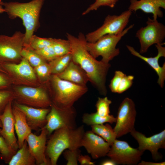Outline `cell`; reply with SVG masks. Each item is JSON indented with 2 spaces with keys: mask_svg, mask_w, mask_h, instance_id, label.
<instances>
[{
  "mask_svg": "<svg viewBox=\"0 0 165 165\" xmlns=\"http://www.w3.org/2000/svg\"><path fill=\"white\" fill-rule=\"evenodd\" d=\"M5 12V10L2 6H0V14Z\"/></svg>",
  "mask_w": 165,
  "mask_h": 165,
  "instance_id": "obj_43",
  "label": "cell"
},
{
  "mask_svg": "<svg viewBox=\"0 0 165 165\" xmlns=\"http://www.w3.org/2000/svg\"><path fill=\"white\" fill-rule=\"evenodd\" d=\"M0 65L9 75L12 85L33 87L43 86L39 83L34 68L24 58H23L17 64Z\"/></svg>",
  "mask_w": 165,
  "mask_h": 165,
  "instance_id": "obj_8",
  "label": "cell"
},
{
  "mask_svg": "<svg viewBox=\"0 0 165 165\" xmlns=\"http://www.w3.org/2000/svg\"><path fill=\"white\" fill-rule=\"evenodd\" d=\"M52 38H44L33 35L31 39L29 46L27 48L34 50H37L52 45Z\"/></svg>",
  "mask_w": 165,
  "mask_h": 165,
  "instance_id": "obj_30",
  "label": "cell"
},
{
  "mask_svg": "<svg viewBox=\"0 0 165 165\" xmlns=\"http://www.w3.org/2000/svg\"><path fill=\"white\" fill-rule=\"evenodd\" d=\"M52 46L57 57L71 52V43L68 39L52 38Z\"/></svg>",
  "mask_w": 165,
  "mask_h": 165,
  "instance_id": "obj_28",
  "label": "cell"
},
{
  "mask_svg": "<svg viewBox=\"0 0 165 165\" xmlns=\"http://www.w3.org/2000/svg\"><path fill=\"white\" fill-rule=\"evenodd\" d=\"M2 123L0 119V136H1V129H2Z\"/></svg>",
  "mask_w": 165,
  "mask_h": 165,
  "instance_id": "obj_45",
  "label": "cell"
},
{
  "mask_svg": "<svg viewBox=\"0 0 165 165\" xmlns=\"http://www.w3.org/2000/svg\"><path fill=\"white\" fill-rule=\"evenodd\" d=\"M21 54L22 57L26 59L33 68L47 62L35 51L29 48L24 47L21 52Z\"/></svg>",
  "mask_w": 165,
  "mask_h": 165,
  "instance_id": "obj_29",
  "label": "cell"
},
{
  "mask_svg": "<svg viewBox=\"0 0 165 165\" xmlns=\"http://www.w3.org/2000/svg\"><path fill=\"white\" fill-rule=\"evenodd\" d=\"M15 130L17 137V143L19 149L23 146L28 135L31 133L24 113L14 105H12Z\"/></svg>",
  "mask_w": 165,
  "mask_h": 165,
  "instance_id": "obj_22",
  "label": "cell"
},
{
  "mask_svg": "<svg viewBox=\"0 0 165 165\" xmlns=\"http://www.w3.org/2000/svg\"><path fill=\"white\" fill-rule=\"evenodd\" d=\"M34 51L43 59L48 62L57 57L52 45Z\"/></svg>",
  "mask_w": 165,
  "mask_h": 165,
  "instance_id": "obj_35",
  "label": "cell"
},
{
  "mask_svg": "<svg viewBox=\"0 0 165 165\" xmlns=\"http://www.w3.org/2000/svg\"><path fill=\"white\" fill-rule=\"evenodd\" d=\"M33 68L39 83L42 85L47 86L52 75L48 62H45Z\"/></svg>",
  "mask_w": 165,
  "mask_h": 165,
  "instance_id": "obj_27",
  "label": "cell"
},
{
  "mask_svg": "<svg viewBox=\"0 0 165 165\" xmlns=\"http://www.w3.org/2000/svg\"><path fill=\"white\" fill-rule=\"evenodd\" d=\"M66 37L70 42L72 61L79 65L86 73L89 81L102 95L107 94L106 76L110 64L98 61L87 50L85 36L80 32L76 37L67 33Z\"/></svg>",
  "mask_w": 165,
  "mask_h": 165,
  "instance_id": "obj_1",
  "label": "cell"
},
{
  "mask_svg": "<svg viewBox=\"0 0 165 165\" xmlns=\"http://www.w3.org/2000/svg\"><path fill=\"white\" fill-rule=\"evenodd\" d=\"M0 152L1 158L6 163H8L13 156L16 153L9 148L1 136H0Z\"/></svg>",
  "mask_w": 165,
  "mask_h": 165,
  "instance_id": "obj_33",
  "label": "cell"
},
{
  "mask_svg": "<svg viewBox=\"0 0 165 165\" xmlns=\"http://www.w3.org/2000/svg\"><path fill=\"white\" fill-rule=\"evenodd\" d=\"M12 84L8 74L0 72V90L11 89Z\"/></svg>",
  "mask_w": 165,
  "mask_h": 165,
  "instance_id": "obj_39",
  "label": "cell"
},
{
  "mask_svg": "<svg viewBox=\"0 0 165 165\" xmlns=\"http://www.w3.org/2000/svg\"><path fill=\"white\" fill-rule=\"evenodd\" d=\"M143 153L131 147L127 141L116 139L106 156L117 165H136L140 162Z\"/></svg>",
  "mask_w": 165,
  "mask_h": 165,
  "instance_id": "obj_13",
  "label": "cell"
},
{
  "mask_svg": "<svg viewBox=\"0 0 165 165\" xmlns=\"http://www.w3.org/2000/svg\"><path fill=\"white\" fill-rule=\"evenodd\" d=\"M116 117L113 115H109L107 116L102 117L99 116L96 112L90 114L85 113L82 117L83 122L87 125L90 126L106 123L112 124L116 122Z\"/></svg>",
  "mask_w": 165,
  "mask_h": 165,
  "instance_id": "obj_25",
  "label": "cell"
},
{
  "mask_svg": "<svg viewBox=\"0 0 165 165\" xmlns=\"http://www.w3.org/2000/svg\"><path fill=\"white\" fill-rule=\"evenodd\" d=\"M108 6L113 8L111 0H96L95 2L82 13V15H85L90 11L96 10L101 6Z\"/></svg>",
  "mask_w": 165,
  "mask_h": 165,
  "instance_id": "obj_38",
  "label": "cell"
},
{
  "mask_svg": "<svg viewBox=\"0 0 165 165\" xmlns=\"http://www.w3.org/2000/svg\"><path fill=\"white\" fill-rule=\"evenodd\" d=\"M112 103L111 101L107 97L103 98L99 97L95 105L96 112L102 117L109 115L110 113V105Z\"/></svg>",
  "mask_w": 165,
  "mask_h": 165,
  "instance_id": "obj_31",
  "label": "cell"
},
{
  "mask_svg": "<svg viewBox=\"0 0 165 165\" xmlns=\"http://www.w3.org/2000/svg\"><path fill=\"white\" fill-rule=\"evenodd\" d=\"M125 75V74L120 71H116L115 72L114 76L111 79L109 85L110 89L112 93H117L121 79Z\"/></svg>",
  "mask_w": 165,
  "mask_h": 165,
  "instance_id": "obj_37",
  "label": "cell"
},
{
  "mask_svg": "<svg viewBox=\"0 0 165 165\" xmlns=\"http://www.w3.org/2000/svg\"><path fill=\"white\" fill-rule=\"evenodd\" d=\"M78 161L82 165H95V163L91 161L90 157L88 155L80 154L79 157Z\"/></svg>",
  "mask_w": 165,
  "mask_h": 165,
  "instance_id": "obj_40",
  "label": "cell"
},
{
  "mask_svg": "<svg viewBox=\"0 0 165 165\" xmlns=\"http://www.w3.org/2000/svg\"><path fill=\"white\" fill-rule=\"evenodd\" d=\"M45 0H32L27 2H3L5 12L11 19H21L25 28L24 47L28 46L31 37L40 26V12Z\"/></svg>",
  "mask_w": 165,
  "mask_h": 165,
  "instance_id": "obj_2",
  "label": "cell"
},
{
  "mask_svg": "<svg viewBox=\"0 0 165 165\" xmlns=\"http://www.w3.org/2000/svg\"><path fill=\"white\" fill-rule=\"evenodd\" d=\"M50 108L46 117V123L42 128L46 130L48 136L59 129L76 127V113L74 107L62 109L52 104Z\"/></svg>",
  "mask_w": 165,
  "mask_h": 165,
  "instance_id": "obj_12",
  "label": "cell"
},
{
  "mask_svg": "<svg viewBox=\"0 0 165 165\" xmlns=\"http://www.w3.org/2000/svg\"><path fill=\"white\" fill-rule=\"evenodd\" d=\"M47 87L52 104L62 109L73 107L74 104L88 91L86 86L78 85L52 74Z\"/></svg>",
  "mask_w": 165,
  "mask_h": 165,
  "instance_id": "obj_4",
  "label": "cell"
},
{
  "mask_svg": "<svg viewBox=\"0 0 165 165\" xmlns=\"http://www.w3.org/2000/svg\"><path fill=\"white\" fill-rule=\"evenodd\" d=\"M134 78L133 75H126L121 79L117 93L122 94L129 89L132 85Z\"/></svg>",
  "mask_w": 165,
  "mask_h": 165,
  "instance_id": "obj_36",
  "label": "cell"
},
{
  "mask_svg": "<svg viewBox=\"0 0 165 165\" xmlns=\"http://www.w3.org/2000/svg\"><path fill=\"white\" fill-rule=\"evenodd\" d=\"M112 6L113 7L118 0H111Z\"/></svg>",
  "mask_w": 165,
  "mask_h": 165,
  "instance_id": "obj_44",
  "label": "cell"
},
{
  "mask_svg": "<svg viewBox=\"0 0 165 165\" xmlns=\"http://www.w3.org/2000/svg\"><path fill=\"white\" fill-rule=\"evenodd\" d=\"M131 135L137 141L138 149L144 152L149 151L153 160L158 161L162 160L163 156L159 152L160 148L165 149V130L159 133L147 137L144 134L136 130L135 129L130 133Z\"/></svg>",
  "mask_w": 165,
  "mask_h": 165,
  "instance_id": "obj_14",
  "label": "cell"
},
{
  "mask_svg": "<svg viewBox=\"0 0 165 165\" xmlns=\"http://www.w3.org/2000/svg\"><path fill=\"white\" fill-rule=\"evenodd\" d=\"M0 72H3L6 73L5 71L2 68V67L0 65ZM7 74V73H6Z\"/></svg>",
  "mask_w": 165,
  "mask_h": 165,
  "instance_id": "obj_46",
  "label": "cell"
},
{
  "mask_svg": "<svg viewBox=\"0 0 165 165\" xmlns=\"http://www.w3.org/2000/svg\"><path fill=\"white\" fill-rule=\"evenodd\" d=\"M25 114L27 123L31 130H41L46 125V117L50 108H37L18 104H14Z\"/></svg>",
  "mask_w": 165,
  "mask_h": 165,
  "instance_id": "obj_18",
  "label": "cell"
},
{
  "mask_svg": "<svg viewBox=\"0 0 165 165\" xmlns=\"http://www.w3.org/2000/svg\"><path fill=\"white\" fill-rule=\"evenodd\" d=\"M47 136L46 130L43 128L39 135L31 132L25 139L29 151L35 159L36 164L39 165H50L46 154Z\"/></svg>",
  "mask_w": 165,
  "mask_h": 165,
  "instance_id": "obj_15",
  "label": "cell"
},
{
  "mask_svg": "<svg viewBox=\"0 0 165 165\" xmlns=\"http://www.w3.org/2000/svg\"><path fill=\"white\" fill-rule=\"evenodd\" d=\"M9 165H35V159L31 154L26 140L22 147L12 157Z\"/></svg>",
  "mask_w": 165,
  "mask_h": 165,
  "instance_id": "obj_23",
  "label": "cell"
},
{
  "mask_svg": "<svg viewBox=\"0 0 165 165\" xmlns=\"http://www.w3.org/2000/svg\"><path fill=\"white\" fill-rule=\"evenodd\" d=\"M137 113L133 101L129 97L125 98L119 107L116 124L113 128L117 138L130 133L135 129Z\"/></svg>",
  "mask_w": 165,
  "mask_h": 165,
  "instance_id": "obj_11",
  "label": "cell"
},
{
  "mask_svg": "<svg viewBox=\"0 0 165 165\" xmlns=\"http://www.w3.org/2000/svg\"><path fill=\"white\" fill-rule=\"evenodd\" d=\"M14 100V94L11 89L0 90V115L4 112L7 104Z\"/></svg>",
  "mask_w": 165,
  "mask_h": 165,
  "instance_id": "obj_32",
  "label": "cell"
},
{
  "mask_svg": "<svg viewBox=\"0 0 165 165\" xmlns=\"http://www.w3.org/2000/svg\"><path fill=\"white\" fill-rule=\"evenodd\" d=\"M139 165H165V162H153L142 160L138 164Z\"/></svg>",
  "mask_w": 165,
  "mask_h": 165,
  "instance_id": "obj_41",
  "label": "cell"
},
{
  "mask_svg": "<svg viewBox=\"0 0 165 165\" xmlns=\"http://www.w3.org/2000/svg\"><path fill=\"white\" fill-rule=\"evenodd\" d=\"M101 165H116V163L112 160L110 159L105 160L100 163Z\"/></svg>",
  "mask_w": 165,
  "mask_h": 165,
  "instance_id": "obj_42",
  "label": "cell"
},
{
  "mask_svg": "<svg viewBox=\"0 0 165 165\" xmlns=\"http://www.w3.org/2000/svg\"><path fill=\"white\" fill-rule=\"evenodd\" d=\"M14 101L20 104L37 108H48L52 105L47 86L33 87L12 85Z\"/></svg>",
  "mask_w": 165,
  "mask_h": 165,
  "instance_id": "obj_5",
  "label": "cell"
},
{
  "mask_svg": "<svg viewBox=\"0 0 165 165\" xmlns=\"http://www.w3.org/2000/svg\"><path fill=\"white\" fill-rule=\"evenodd\" d=\"M57 75L61 79L82 86H86L89 81L84 71L72 60L65 69Z\"/></svg>",
  "mask_w": 165,
  "mask_h": 165,
  "instance_id": "obj_21",
  "label": "cell"
},
{
  "mask_svg": "<svg viewBox=\"0 0 165 165\" xmlns=\"http://www.w3.org/2000/svg\"><path fill=\"white\" fill-rule=\"evenodd\" d=\"M3 2L2 1V0H0V6H2V4Z\"/></svg>",
  "mask_w": 165,
  "mask_h": 165,
  "instance_id": "obj_47",
  "label": "cell"
},
{
  "mask_svg": "<svg viewBox=\"0 0 165 165\" xmlns=\"http://www.w3.org/2000/svg\"><path fill=\"white\" fill-rule=\"evenodd\" d=\"M81 145L94 159L106 156L111 146L102 138L91 130L85 132Z\"/></svg>",
  "mask_w": 165,
  "mask_h": 165,
  "instance_id": "obj_17",
  "label": "cell"
},
{
  "mask_svg": "<svg viewBox=\"0 0 165 165\" xmlns=\"http://www.w3.org/2000/svg\"><path fill=\"white\" fill-rule=\"evenodd\" d=\"M72 60L71 53L57 57L48 62L50 66L51 74L58 75L63 72Z\"/></svg>",
  "mask_w": 165,
  "mask_h": 165,
  "instance_id": "obj_26",
  "label": "cell"
},
{
  "mask_svg": "<svg viewBox=\"0 0 165 165\" xmlns=\"http://www.w3.org/2000/svg\"><path fill=\"white\" fill-rule=\"evenodd\" d=\"M130 3L128 9L131 12L140 9L145 13H152L155 20L163 16L160 8L165 9V0H130Z\"/></svg>",
  "mask_w": 165,
  "mask_h": 165,
  "instance_id": "obj_20",
  "label": "cell"
},
{
  "mask_svg": "<svg viewBox=\"0 0 165 165\" xmlns=\"http://www.w3.org/2000/svg\"><path fill=\"white\" fill-rule=\"evenodd\" d=\"M0 154H1V153H0Z\"/></svg>",
  "mask_w": 165,
  "mask_h": 165,
  "instance_id": "obj_48",
  "label": "cell"
},
{
  "mask_svg": "<svg viewBox=\"0 0 165 165\" xmlns=\"http://www.w3.org/2000/svg\"><path fill=\"white\" fill-rule=\"evenodd\" d=\"M132 13L128 9L119 15H108L101 26L85 35L87 41L94 42L103 36L121 33L127 25Z\"/></svg>",
  "mask_w": 165,
  "mask_h": 165,
  "instance_id": "obj_9",
  "label": "cell"
},
{
  "mask_svg": "<svg viewBox=\"0 0 165 165\" xmlns=\"http://www.w3.org/2000/svg\"><path fill=\"white\" fill-rule=\"evenodd\" d=\"M63 155L67 161V165H77L78 159L81 154L79 149L75 150L66 149L64 152Z\"/></svg>",
  "mask_w": 165,
  "mask_h": 165,
  "instance_id": "obj_34",
  "label": "cell"
},
{
  "mask_svg": "<svg viewBox=\"0 0 165 165\" xmlns=\"http://www.w3.org/2000/svg\"><path fill=\"white\" fill-rule=\"evenodd\" d=\"M91 127L93 132L102 138L110 146L117 138L114 129L108 124L94 125Z\"/></svg>",
  "mask_w": 165,
  "mask_h": 165,
  "instance_id": "obj_24",
  "label": "cell"
},
{
  "mask_svg": "<svg viewBox=\"0 0 165 165\" xmlns=\"http://www.w3.org/2000/svg\"><path fill=\"white\" fill-rule=\"evenodd\" d=\"M24 38V33L20 31L11 36L0 35V65L17 64L21 61Z\"/></svg>",
  "mask_w": 165,
  "mask_h": 165,
  "instance_id": "obj_7",
  "label": "cell"
},
{
  "mask_svg": "<svg viewBox=\"0 0 165 165\" xmlns=\"http://www.w3.org/2000/svg\"><path fill=\"white\" fill-rule=\"evenodd\" d=\"M13 101H11L9 103L3 113L0 115L2 125L1 134L9 148L16 153L19 148L14 132V120L12 112Z\"/></svg>",
  "mask_w": 165,
  "mask_h": 165,
  "instance_id": "obj_16",
  "label": "cell"
},
{
  "mask_svg": "<svg viewBox=\"0 0 165 165\" xmlns=\"http://www.w3.org/2000/svg\"><path fill=\"white\" fill-rule=\"evenodd\" d=\"M146 24L138 30L136 34L140 44L141 54L146 53L154 44L162 43L165 38V26L157 19L148 17Z\"/></svg>",
  "mask_w": 165,
  "mask_h": 165,
  "instance_id": "obj_10",
  "label": "cell"
},
{
  "mask_svg": "<svg viewBox=\"0 0 165 165\" xmlns=\"http://www.w3.org/2000/svg\"><path fill=\"white\" fill-rule=\"evenodd\" d=\"M132 24L125 28L123 31L118 35H107L103 36L94 42H87L86 47L90 53L95 58L101 56V60L106 63L115 57L118 56L120 50L116 46L123 37L134 26Z\"/></svg>",
  "mask_w": 165,
  "mask_h": 165,
  "instance_id": "obj_6",
  "label": "cell"
},
{
  "mask_svg": "<svg viewBox=\"0 0 165 165\" xmlns=\"http://www.w3.org/2000/svg\"><path fill=\"white\" fill-rule=\"evenodd\" d=\"M85 132L83 126L75 128H63L55 130L46 143V156L50 165H57L58 160L65 150H75L82 147Z\"/></svg>",
  "mask_w": 165,
  "mask_h": 165,
  "instance_id": "obj_3",
  "label": "cell"
},
{
  "mask_svg": "<svg viewBox=\"0 0 165 165\" xmlns=\"http://www.w3.org/2000/svg\"><path fill=\"white\" fill-rule=\"evenodd\" d=\"M163 44L162 43L155 45L158 53L157 55L153 57L144 56L136 51L133 47L126 45L127 49L132 54L145 61L156 72L158 76L157 83L161 88L163 87L165 80V63L161 67L159 63L160 58L165 57V47L162 46Z\"/></svg>",
  "mask_w": 165,
  "mask_h": 165,
  "instance_id": "obj_19",
  "label": "cell"
}]
</instances>
